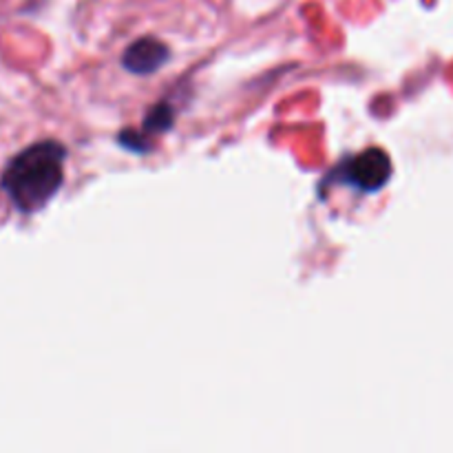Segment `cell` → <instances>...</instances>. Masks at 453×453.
Returning a JSON list of instances; mask_svg holds the SVG:
<instances>
[{
	"mask_svg": "<svg viewBox=\"0 0 453 453\" xmlns=\"http://www.w3.org/2000/svg\"><path fill=\"white\" fill-rule=\"evenodd\" d=\"M66 149L60 142H38L27 146L7 164L3 188L22 212H35L47 206L65 184Z\"/></svg>",
	"mask_w": 453,
	"mask_h": 453,
	"instance_id": "cell-1",
	"label": "cell"
},
{
	"mask_svg": "<svg viewBox=\"0 0 453 453\" xmlns=\"http://www.w3.org/2000/svg\"><path fill=\"white\" fill-rule=\"evenodd\" d=\"M171 124H173L171 106L159 104V106H155L153 111H150L149 118H146V122H144V127L149 128V131L162 133V131H166V128H171Z\"/></svg>",
	"mask_w": 453,
	"mask_h": 453,
	"instance_id": "cell-4",
	"label": "cell"
},
{
	"mask_svg": "<svg viewBox=\"0 0 453 453\" xmlns=\"http://www.w3.org/2000/svg\"><path fill=\"white\" fill-rule=\"evenodd\" d=\"M392 159L385 150L380 149H367L352 157L345 166L343 175L348 184L354 188L365 190V193H376L383 188L389 180H392Z\"/></svg>",
	"mask_w": 453,
	"mask_h": 453,
	"instance_id": "cell-2",
	"label": "cell"
},
{
	"mask_svg": "<svg viewBox=\"0 0 453 453\" xmlns=\"http://www.w3.org/2000/svg\"><path fill=\"white\" fill-rule=\"evenodd\" d=\"M168 58H171V51H168L166 44L146 35V38L135 40V42L124 51L122 65L124 69L131 71V73L149 75L153 73V71L162 69L164 62H166Z\"/></svg>",
	"mask_w": 453,
	"mask_h": 453,
	"instance_id": "cell-3",
	"label": "cell"
}]
</instances>
